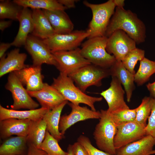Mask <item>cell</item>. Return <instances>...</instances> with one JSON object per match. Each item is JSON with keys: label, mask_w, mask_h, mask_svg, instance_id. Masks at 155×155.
Instances as JSON below:
<instances>
[{"label": "cell", "mask_w": 155, "mask_h": 155, "mask_svg": "<svg viewBox=\"0 0 155 155\" xmlns=\"http://www.w3.org/2000/svg\"><path fill=\"white\" fill-rule=\"evenodd\" d=\"M27 55L20 53V49L16 48L12 50L7 55L0 59V77L5 74L20 70L28 65L25 64Z\"/></svg>", "instance_id": "cell-19"}, {"label": "cell", "mask_w": 155, "mask_h": 155, "mask_svg": "<svg viewBox=\"0 0 155 155\" xmlns=\"http://www.w3.org/2000/svg\"><path fill=\"white\" fill-rule=\"evenodd\" d=\"M146 87L152 97L155 99V81L152 83H148L146 85Z\"/></svg>", "instance_id": "cell-41"}, {"label": "cell", "mask_w": 155, "mask_h": 155, "mask_svg": "<svg viewBox=\"0 0 155 155\" xmlns=\"http://www.w3.org/2000/svg\"><path fill=\"white\" fill-rule=\"evenodd\" d=\"M57 1L67 9L75 8V3L78 1L75 0H58Z\"/></svg>", "instance_id": "cell-39"}, {"label": "cell", "mask_w": 155, "mask_h": 155, "mask_svg": "<svg viewBox=\"0 0 155 155\" xmlns=\"http://www.w3.org/2000/svg\"><path fill=\"white\" fill-rule=\"evenodd\" d=\"M155 145V138L146 135L141 139L116 150V155H150Z\"/></svg>", "instance_id": "cell-18"}, {"label": "cell", "mask_w": 155, "mask_h": 155, "mask_svg": "<svg viewBox=\"0 0 155 155\" xmlns=\"http://www.w3.org/2000/svg\"><path fill=\"white\" fill-rule=\"evenodd\" d=\"M155 73V61L144 57L140 61L139 68L134 74V82L138 86L147 82Z\"/></svg>", "instance_id": "cell-29"}, {"label": "cell", "mask_w": 155, "mask_h": 155, "mask_svg": "<svg viewBox=\"0 0 155 155\" xmlns=\"http://www.w3.org/2000/svg\"><path fill=\"white\" fill-rule=\"evenodd\" d=\"M109 71L110 75L116 78L124 86L127 101L130 102L135 89L134 74L127 70L120 61L116 60L109 68Z\"/></svg>", "instance_id": "cell-20"}, {"label": "cell", "mask_w": 155, "mask_h": 155, "mask_svg": "<svg viewBox=\"0 0 155 155\" xmlns=\"http://www.w3.org/2000/svg\"><path fill=\"white\" fill-rule=\"evenodd\" d=\"M51 85L61 93L65 100L76 105L86 104L94 111H96L95 103L102 99V97H93L86 94L75 86L74 82L68 76L60 73L56 78H53Z\"/></svg>", "instance_id": "cell-4"}, {"label": "cell", "mask_w": 155, "mask_h": 155, "mask_svg": "<svg viewBox=\"0 0 155 155\" xmlns=\"http://www.w3.org/2000/svg\"><path fill=\"white\" fill-rule=\"evenodd\" d=\"M67 152V155H75L73 149L72 145L70 144L68 146Z\"/></svg>", "instance_id": "cell-44"}, {"label": "cell", "mask_w": 155, "mask_h": 155, "mask_svg": "<svg viewBox=\"0 0 155 155\" xmlns=\"http://www.w3.org/2000/svg\"><path fill=\"white\" fill-rule=\"evenodd\" d=\"M136 43L124 31L117 30L108 38L107 52L113 54L116 60L122 61L130 52L136 48Z\"/></svg>", "instance_id": "cell-10"}, {"label": "cell", "mask_w": 155, "mask_h": 155, "mask_svg": "<svg viewBox=\"0 0 155 155\" xmlns=\"http://www.w3.org/2000/svg\"><path fill=\"white\" fill-rule=\"evenodd\" d=\"M55 67L60 73L68 76L81 68L91 63L81 54L80 49L52 53Z\"/></svg>", "instance_id": "cell-8"}, {"label": "cell", "mask_w": 155, "mask_h": 155, "mask_svg": "<svg viewBox=\"0 0 155 155\" xmlns=\"http://www.w3.org/2000/svg\"><path fill=\"white\" fill-rule=\"evenodd\" d=\"M24 46L31 56L33 65L41 66L45 63L55 66L56 62L53 54L43 40L29 34Z\"/></svg>", "instance_id": "cell-11"}, {"label": "cell", "mask_w": 155, "mask_h": 155, "mask_svg": "<svg viewBox=\"0 0 155 155\" xmlns=\"http://www.w3.org/2000/svg\"><path fill=\"white\" fill-rule=\"evenodd\" d=\"M98 123L93 133L94 138L99 149L111 155H116V150L114 139L117 128L111 114L107 110L101 109Z\"/></svg>", "instance_id": "cell-5"}, {"label": "cell", "mask_w": 155, "mask_h": 155, "mask_svg": "<svg viewBox=\"0 0 155 155\" xmlns=\"http://www.w3.org/2000/svg\"><path fill=\"white\" fill-rule=\"evenodd\" d=\"M72 146L75 155H89L85 148L79 142H75Z\"/></svg>", "instance_id": "cell-38"}, {"label": "cell", "mask_w": 155, "mask_h": 155, "mask_svg": "<svg viewBox=\"0 0 155 155\" xmlns=\"http://www.w3.org/2000/svg\"><path fill=\"white\" fill-rule=\"evenodd\" d=\"M33 29L32 34L42 40L55 34L49 20L41 9H32Z\"/></svg>", "instance_id": "cell-23"}, {"label": "cell", "mask_w": 155, "mask_h": 155, "mask_svg": "<svg viewBox=\"0 0 155 155\" xmlns=\"http://www.w3.org/2000/svg\"><path fill=\"white\" fill-rule=\"evenodd\" d=\"M28 144L26 155H49L44 151L37 148L34 146Z\"/></svg>", "instance_id": "cell-37"}, {"label": "cell", "mask_w": 155, "mask_h": 155, "mask_svg": "<svg viewBox=\"0 0 155 155\" xmlns=\"http://www.w3.org/2000/svg\"><path fill=\"white\" fill-rule=\"evenodd\" d=\"M124 31L137 44L145 42L146 27L136 14L129 10L116 7L107 27L105 36L108 38L117 30Z\"/></svg>", "instance_id": "cell-1"}, {"label": "cell", "mask_w": 155, "mask_h": 155, "mask_svg": "<svg viewBox=\"0 0 155 155\" xmlns=\"http://www.w3.org/2000/svg\"><path fill=\"white\" fill-rule=\"evenodd\" d=\"M125 91L121 84L116 77H112L109 87L100 93L106 101L108 106L107 110L110 113L129 109L124 99Z\"/></svg>", "instance_id": "cell-14"}, {"label": "cell", "mask_w": 155, "mask_h": 155, "mask_svg": "<svg viewBox=\"0 0 155 155\" xmlns=\"http://www.w3.org/2000/svg\"><path fill=\"white\" fill-rule=\"evenodd\" d=\"M144 50L137 47L128 53L121 62L125 67L132 73L135 74L134 69L137 62L145 57Z\"/></svg>", "instance_id": "cell-33"}, {"label": "cell", "mask_w": 155, "mask_h": 155, "mask_svg": "<svg viewBox=\"0 0 155 155\" xmlns=\"http://www.w3.org/2000/svg\"><path fill=\"white\" fill-rule=\"evenodd\" d=\"M107 40L105 36L88 39L82 44L81 55L93 65L109 69L116 60L106 51Z\"/></svg>", "instance_id": "cell-2"}, {"label": "cell", "mask_w": 155, "mask_h": 155, "mask_svg": "<svg viewBox=\"0 0 155 155\" xmlns=\"http://www.w3.org/2000/svg\"><path fill=\"white\" fill-rule=\"evenodd\" d=\"M19 22L18 32L12 46L20 47L25 46L29 33H32L33 29L32 11L28 8L23 7L19 17Z\"/></svg>", "instance_id": "cell-22"}, {"label": "cell", "mask_w": 155, "mask_h": 155, "mask_svg": "<svg viewBox=\"0 0 155 155\" xmlns=\"http://www.w3.org/2000/svg\"><path fill=\"white\" fill-rule=\"evenodd\" d=\"M33 121L28 119L9 118L0 121V136L6 139L12 135L26 137Z\"/></svg>", "instance_id": "cell-17"}, {"label": "cell", "mask_w": 155, "mask_h": 155, "mask_svg": "<svg viewBox=\"0 0 155 155\" xmlns=\"http://www.w3.org/2000/svg\"><path fill=\"white\" fill-rule=\"evenodd\" d=\"M46 130V124L43 118L33 121L26 136L28 143L39 148L44 138Z\"/></svg>", "instance_id": "cell-28"}, {"label": "cell", "mask_w": 155, "mask_h": 155, "mask_svg": "<svg viewBox=\"0 0 155 155\" xmlns=\"http://www.w3.org/2000/svg\"><path fill=\"white\" fill-rule=\"evenodd\" d=\"M11 46V43L1 42L0 44V58L5 55V52Z\"/></svg>", "instance_id": "cell-40"}, {"label": "cell", "mask_w": 155, "mask_h": 155, "mask_svg": "<svg viewBox=\"0 0 155 155\" xmlns=\"http://www.w3.org/2000/svg\"><path fill=\"white\" fill-rule=\"evenodd\" d=\"M115 7L119 8H124L125 5L124 0H113Z\"/></svg>", "instance_id": "cell-43"}, {"label": "cell", "mask_w": 155, "mask_h": 155, "mask_svg": "<svg viewBox=\"0 0 155 155\" xmlns=\"http://www.w3.org/2000/svg\"><path fill=\"white\" fill-rule=\"evenodd\" d=\"M89 36L86 31L77 30L65 34H55L43 40L53 53L76 49Z\"/></svg>", "instance_id": "cell-9"}, {"label": "cell", "mask_w": 155, "mask_h": 155, "mask_svg": "<svg viewBox=\"0 0 155 155\" xmlns=\"http://www.w3.org/2000/svg\"><path fill=\"white\" fill-rule=\"evenodd\" d=\"M66 100L51 110L48 111L43 117L45 121L47 130L58 142L64 137L59 131L61 115L64 107L67 103Z\"/></svg>", "instance_id": "cell-26"}, {"label": "cell", "mask_w": 155, "mask_h": 155, "mask_svg": "<svg viewBox=\"0 0 155 155\" xmlns=\"http://www.w3.org/2000/svg\"><path fill=\"white\" fill-rule=\"evenodd\" d=\"M155 99L152 97H144L140 105L137 108L135 121L146 127V121L150 116L153 104Z\"/></svg>", "instance_id": "cell-31"}, {"label": "cell", "mask_w": 155, "mask_h": 155, "mask_svg": "<svg viewBox=\"0 0 155 155\" xmlns=\"http://www.w3.org/2000/svg\"><path fill=\"white\" fill-rule=\"evenodd\" d=\"M58 142L47 130L44 138L39 149L49 155H67V152L61 149Z\"/></svg>", "instance_id": "cell-32"}, {"label": "cell", "mask_w": 155, "mask_h": 155, "mask_svg": "<svg viewBox=\"0 0 155 155\" xmlns=\"http://www.w3.org/2000/svg\"><path fill=\"white\" fill-rule=\"evenodd\" d=\"M136 108L127 109L110 113L113 119L117 126L121 124L135 121L136 117Z\"/></svg>", "instance_id": "cell-34"}, {"label": "cell", "mask_w": 155, "mask_h": 155, "mask_svg": "<svg viewBox=\"0 0 155 155\" xmlns=\"http://www.w3.org/2000/svg\"><path fill=\"white\" fill-rule=\"evenodd\" d=\"M23 8L13 1L0 0V18L18 20Z\"/></svg>", "instance_id": "cell-30"}, {"label": "cell", "mask_w": 155, "mask_h": 155, "mask_svg": "<svg viewBox=\"0 0 155 155\" xmlns=\"http://www.w3.org/2000/svg\"><path fill=\"white\" fill-rule=\"evenodd\" d=\"M49 110L41 108L26 111H19L7 109L0 105V121L9 118L20 119H28L33 121H37L43 118Z\"/></svg>", "instance_id": "cell-24"}, {"label": "cell", "mask_w": 155, "mask_h": 155, "mask_svg": "<svg viewBox=\"0 0 155 155\" xmlns=\"http://www.w3.org/2000/svg\"><path fill=\"white\" fill-rule=\"evenodd\" d=\"M77 142L85 148L89 155H111L95 147L92 145L89 139L86 136L80 135L78 139Z\"/></svg>", "instance_id": "cell-35"}, {"label": "cell", "mask_w": 155, "mask_h": 155, "mask_svg": "<svg viewBox=\"0 0 155 155\" xmlns=\"http://www.w3.org/2000/svg\"><path fill=\"white\" fill-rule=\"evenodd\" d=\"M69 105L71 109V113L61 117L59 130L64 137L67 130L77 122L90 119H99L100 112L94 111L87 106H81L71 103Z\"/></svg>", "instance_id": "cell-13"}, {"label": "cell", "mask_w": 155, "mask_h": 155, "mask_svg": "<svg viewBox=\"0 0 155 155\" xmlns=\"http://www.w3.org/2000/svg\"><path fill=\"white\" fill-rule=\"evenodd\" d=\"M41 66L32 65L20 70L13 72L27 91H35L43 87V75L41 73Z\"/></svg>", "instance_id": "cell-15"}, {"label": "cell", "mask_w": 155, "mask_h": 155, "mask_svg": "<svg viewBox=\"0 0 155 155\" xmlns=\"http://www.w3.org/2000/svg\"><path fill=\"white\" fill-rule=\"evenodd\" d=\"M11 24V21H5L1 20L0 21V30L2 31L9 26Z\"/></svg>", "instance_id": "cell-42"}, {"label": "cell", "mask_w": 155, "mask_h": 155, "mask_svg": "<svg viewBox=\"0 0 155 155\" xmlns=\"http://www.w3.org/2000/svg\"><path fill=\"white\" fill-rule=\"evenodd\" d=\"M29 95L36 98L42 107L51 110L66 100L62 95L51 85L44 83L40 90L28 91Z\"/></svg>", "instance_id": "cell-16"}, {"label": "cell", "mask_w": 155, "mask_h": 155, "mask_svg": "<svg viewBox=\"0 0 155 155\" xmlns=\"http://www.w3.org/2000/svg\"><path fill=\"white\" fill-rule=\"evenodd\" d=\"M13 1L23 7L30 8L32 9L65 11L67 9L56 0H14Z\"/></svg>", "instance_id": "cell-27"}, {"label": "cell", "mask_w": 155, "mask_h": 155, "mask_svg": "<svg viewBox=\"0 0 155 155\" xmlns=\"http://www.w3.org/2000/svg\"><path fill=\"white\" fill-rule=\"evenodd\" d=\"M83 3L91 9L92 14V20L86 30L89 34L87 38L104 36L111 18L115 11V6L113 0L99 4L84 1Z\"/></svg>", "instance_id": "cell-3"}, {"label": "cell", "mask_w": 155, "mask_h": 155, "mask_svg": "<svg viewBox=\"0 0 155 155\" xmlns=\"http://www.w3.org/2000/svg\"><path fill=\"white\" fill-rule=\"evenodd\" d=\"M155 153V150H153V154Z\"/></svg>", "instance_id": "cell-45"}, {"label": "cell", "mask_w": 155, "mask_h": 155, "mask_svg": "<svg viewBox=\"0 0 155 155\" xmlns=\"http://www.w3.org/2000/svg\"><path fill=\"white\" fill-rule=\"evenodd\" d=\"M42 10L55 34H65L73 31V24L65 11Z\"/></svg>", "instance_id": "cell-21"}, {"label": "cell", "mask_w": 155, "mask_h": 155, "mask_svg": "<svg viewBox=\"0 0 155 155\" xmlns=\"http://www.w3.org/2000/svg\"><path fill=\"white\" fill-rule=\"evenodd\" d=\"M148 119V123L145 128L146 135H151L155 138V100Z\"/></svg>", "instance_id": "cell-36"}, {"label": "cell", "mask_w": 155, "mask_h": 155, "mask_svg": "<svg viewBox=\"0 0 155 155\" xmlns=\"http://www.w3.org/2000/svg\"><path fill=\"white\" fill-rule=\"evenodd\" d=\"M117 130L114 139L116 150L137 141L146 135L145 127L136 121L125 123L117 126Z\"/></svg>", "instance_id": "cell-12"}, {"label": "cell", "mask_w": 155, "mask_h": 155, "mask_svg": "<svg viewBox=\"0 0 155 155\" xmlns=\"http://www.w3.org/2000/svg\"><path fill=\"white\" fill-rule=\"evenodd\" d=\"M110 75L109 69L102 68L92 64L84 66L68 76L84 92L92 86H100L102 80Z\"/></svg>", "instance_id": "cell-6"}, {"label": "cell", "mask_w": 155, "mask_h": 155, "mask_svg": "<svg viewBox=\"0 0 155 155\" xmlns=\"http://www.w3.org/2000/svg\"><path fill=\"white\" fill-rule=\"evenodd\" d=\"M5 88L12 94L13 102L11 106V109L32 110L37 108L39 106V104L32 98L13 72L8 75Z\"/></svg>", "instance_id": "cell-7"}, {"label": "cell", "mask_w": 155, "mask_h": 155, "mask_svg": "<svg viewBox=\"0 0 155 155\" xmlns=\"http://www.w3.org/2000/svg\"><path fill=\"white\" fill-rule=\"evenodd\" d=\"M28 148L26 137H9L1 145L0 155H24Z\"/></svg>", "instance_id": "cell-25"}]
</instances>
